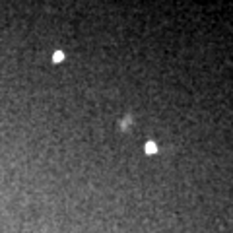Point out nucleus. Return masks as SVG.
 I'll list each match as a JSON object with an SVG mask.
<instances>
[{"mask_svg": "<svg viewBox=\"0 0 233 233\" xmlns=\"http://www.w3.org/2000/svg\"><path fill=\"white\" fill-rule=\"evenodd\" d=\"M146 152L154 154V152H155V144H152V142H150V144H146Z\"/></svg>", "mask_w": 233, "mask_h": 233, "instance_id": "nucleus-1", "label": "nucleus"}, {"mask_svg": "<svg viewBox=\"0 0 233 233\" xmlns=\"http://www.w3.org/2000/svg\"><path fill=\"white\" fill-rule=\"evenodd\" d=\"M55 60H62V52H56V55H55Z\"/></svg>", "mask_w": 233, "mask_h": 233, "instance_id": "nucleus-2", "label": "nucleus"}]
</instances>
